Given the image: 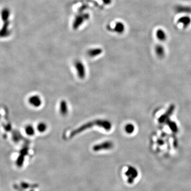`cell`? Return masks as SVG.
I'll list each match as a JSON object with an SVG mask.
<instances>
[{
  "label": "cell",
  "mask_w": 191,
  "mask_h": 191,
  "mask_svg": "<svg viewBox=\"0 0 191 191\" xmlns=\"http://www.w3.org/2000/svg\"><path fill=\"white\" fill-rule=\"evenodd\" d=\"M167 122V124L168 125L169 128L170 129L172 130L173 132H177L178 131V128H177V125L176 124L175 122H172V121L169 120V119L168 120Z\"/></svg>",
  "instance_id": "cell-12"
},
{
  "label": "cell",
  "mask_w": 191,
  "mask_h": 191,
  "mask_svg": "<svg viewBox=\"0 0 191 191\" xmlns=\"http://www.w3.org/2000/svg\"><path fill=\"white\" fill-rule=\"evenodd\" d=\"M114 144L111 141H106L100 143L99 144H96L93 147V150L95 151H99L101 150H108L113 147Z\"/></svg>",
  "instance_id": "cell-3"
},
{
  "label": "cell",
  "mask_w": 191,
  "mask_h": 191,
  "mask_svg": "<svg viewBox=\"0 0 191 191\" xmlns=\"http://www.w3.org/2000/svg\"><path fill=\"white\" fill-rule=\"evenodd\" d=\"M29 104L34 107L38 108L42 105V99L38 95H32L28 98Z\"/></svg>",
  "instance_id": "cell-4"
},
{
  "label": "cell",
  "mask_w": 191,
  "mask_h": 191,
  "mask_svg": "<svg viewBox=\"0 0 191 191\" xmlns=\"http://www.w3.org/2000/svg\"><path fill=\"white\" fill-rule=\"evenodd\" d=\"M24 132L29 136H32L35 133V129L31 125H28L24 128Z\"/></svg>",
  "instance_id": "cell-9"
},
{
  "label": "cell",
  "mask_w": 191,
  "mask_h": 191,
  "mask_svg": "<svg viewBox=\"0 0 191 191\" xmlns=\"http://www.w3.org/2000/svg\"><path fill=\"white\" fill-rule=\"evenodd\" d=\"M95 126H98L102 129L105 130L106 131H109L112 128V124L108 120H104V119L96 120L94 121L87 122L85 124L80 126L77 129H75L71 132L70 137H73L78 134L82 132L83 131H86L88 129H91Z\"/></svg>",
  "instance_id": "cell-1"
},
{
  "label": "cell",
  "mask_w": 191,
  "mask_h": 191,
  "mask_svg": "<svg viewBox=\"0 0 191 191\" xmlns=\"http://www.w3.org/2000/svg\"><path fill=\"white\" fill-rule=\"evenodd\" d=\"M47 124L45 122H40L36 127L37 130L40 133H44L47 130Z\"/></svg>",
  "instance_id": "cell-10"
},
{
  "label": "cell",
  "mask_w": 191,
  "mask_h": 191,
  "mask_svg": "<svg viewBox=\"0 0 191 191\" xmlns=\"http://www.w3.org/2000/svg\"><path fill=\"white\" fill-rule=\"evenodd\" d=\"M74 67L77 72L78 78L80 79H83L86 78V67L81 61H77L74 63Z\"/></svg>",
  "instance_id": "cell-2"
},
{
  "label": "cell",
  "mask_w": 191,
  "mask_h": 191,
  "mask_svg": "<svg viewBox=\"0 0 191 191\" xmlns=\"http://www.w3.org/2000/svg\"><path fill=\"white\" fill-rule=\"evenodd\" d=\"M156 36L158 39L161 41H164L166 39V35L162 29H158L156 32Z\"/></svg>",
  "instance_id": "cell-13"
},
{
  "label": "cell",
  "mask_w": 191,
  "mask_h": 191,
  "mask_svg": "<svg viewBox=\"0 0 191 191\" xmlns=\"http://www.w3.org/2000/svg\"><path fill=\"white\" fill-rule=\"evenodd\" d=\"M174 109H175V105H172L171 106L169 107V108L167 109V112L165 113L162 116H161L159 118V122H160V123H163L165 122V121L166 122L168 120V118L172 115V112L174 110Z\"/></svg>",
  "instance_id": "cell-6"
},
{
  "label": "cell",
  "mask_w": 191,
  "mask_h": 191,
  "mask_svg": "<svg viewBox=\"0 0 191 191\" xmlns=\"http://www.w3.org/2000/svg\"><path fill=\"white\" fill-rule=\"evenodd\" d=\"M102 53V51L99 49H93L88 52V55L90 56L91 57H95L98 56V55Z\"/></svg>",
  "instance_id": "cell-15"
},
{
  "label": "cell",
  "mask_w": 191,
  "mask_h": 191,
  "mask_svg": "<svg viewBox=\"0 0 191 191\" xmlns=\"http://www.w3.org/2000/svg\"><path fill=\"white\" fill-rule=\"evenodd\" d=\"M125 132L129 134H131L135 131V126L132 123H129L125 125L124 128Z\"/></svg>",
  "instance_id": "cell-14"
},
{
  "label": "cell",
  "mask_w": 191,
  "mask_h": 191,
  "mask_svg": "<svg viewBox=\"0 0 191 191\" xmlns=\"http://www.w3.org/2000/svg\"><path fill=\"white\" fill-rule=\"evenodd\" d=\"M155 51H156V54L159 57L162 58L164 57V55H165V50H164V47H163L161 45H158L156 46Z\"/></svg>",
  "instance_id": "cell-11"
},
{
  "label": "cell",
  "mask_w": 191,
  "mask_h": 191,
  "mask_svg": "<svg viewBox=\"0 0 191 191\" xmlns=\"http://www.w3.org/2000/svg\"><path fill=\"white\" fill-rule=\"evenodd\" d=\"M178 22L182 24L184 27L186 28L191 24V19L188 16H184L178 20Z\"/></svg>",
  "instance_id": "cell-7"
},
{
  "label": "cell",
  "mask_w": 191,
  "mask_h": 191,
  "mask_svg": "<svg viewBox=\"0 0 191 191\" xmlns=\"http://www.w3.org/2000/svg\"><path fill=\"white\" fill-rule=\"evenodd\" d=\"M176 11L178 13H191V8L188 6L178 5L175 8Z\"/></svg>",
  "instance_id": "cell-8"
},
{
  "label": "cell",
  "mask_w": 191,
  "mask_h": 191,
  "mask_svg": "<svg viewBox=\"0 0 191 191\" xmlns=\"http://www.w3.org/2000/svg\"><path fill=\"white\" fill-rule=\"evenodd\" d=\"M59 110L60 114L63 116H65L69 113V106L65 100H62L59 105Z\"/></svg>",
  "instance_id": "cell-5"
}]
</instances>
